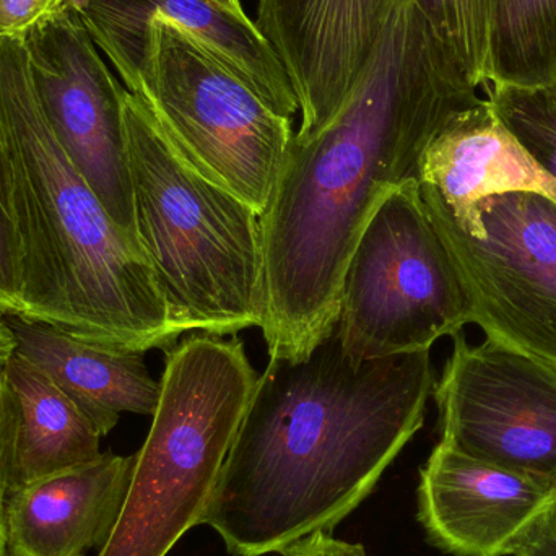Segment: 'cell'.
I'll return each instance as SVG.
<instances>
[{
	"label": "cell",
	"mask_w": 556,
	"mask_h": 556,
	"mask_svg": "<svg viewBox=\"0 0 556 556\" xmlns=\"http://www.w3.org/2000/svg\"><path fill=\"white\" fill-rule=\"evenodd\" d=\"M130 93L168 146L199 175L263 215L293 139V119L276 113L247 81L162 20Z\"/></svg>",
	"instance_id": "6"
},
{
	"label": "cell",
	"mask_w": 556,
	"mask_h": 556,
	"mask_svg": "<svg viewBox=\"0 0 556 556\" xmlns=\"http://www.w3.org/2000/svg\"><path fill=\"white\" fill-rule=\"evenodd\" d=\"M0 408L12 431L13 490L101 456L103 434L93 421L45 372L16 353L0 368Z\"/></svg>",
	"instance_id": "17"
},
{
	"label": "cell",
	"mask_w": 556,
	"mask_h": 556,
	"mask_svg": "<svg viewBox=\"0 0 556 556\" xmlns=\"http://www.w3.org/2000/svg\"><path fill=\"white\" fill-rule=\"evenodd\" d=\"M64 0H0V38L23 36Z\"/></svg>",
	"instance_id": "21"
},
{
	"label": "cell",
	"mask_w": 556,
	"mask_h": 556,
	"mask_svg": "<svg viewBox=\"0 0 556 556\" xmlns=\"http://www.w3.org/2000/svg\"><path fill=\"white\" fill-rule=\"evenodd\" d=\"M556 80V0H490L492 87L539 88Z\"/></svg>",
	"instance_id": "18"
},
{
	"label": "cell",
	"mask_w": 556,
	"mask_h": 556,
	"mask_svg": "<svg viewBox=\"0 0 556 556\" xmlns=\"http://www.w3.org/2000/svg\"><path fill=\"white\" fill-rule=\"evenodd\" d=\"M0 314L20 316L18 288H16L15 250L12 231L0 194Z\"/></svg>",
	"instance_id": "22"
},
{
	"label": "cell",
	"mask_w": 556,
	"mask_h": 556,
	"mask_svg": "<svg viewBox=\"0 0 556 556\" xmlns=\"http://www.w3.org/2000/svg\"><path fill=\"white\" fill-rule=\"evenodd\" d=\"M556 508V485L440 443L420 470L418 521L453 556H515Z\"/></svg>",
	"instance_id": "12"
},
{
	"label": "cell",
	"mask_w": 556,
	"mask_h": 556,
	"mask_svg": "<svg viewBox=\"0 0 556 556\" xmlns=\"http://www.w3.org/2000/svg\"><path fill=\"white\" fill-rule=\"evenodd\" d=\"M134 456L93 463L13 490L7 503L9 556H85L116 528L132 482Z\"/></svg>",
	"instance_id": "14"
},
{
	"label": "cell",
	"mask_w": 556,
	"mask_h": 556,
	"mask_svg": "<svg viewBox=\"0 0 556 556\" xmlns=\"http://www.w3.org/2000/svg\"><path fill=\"white\" fill-rule=\"evenodd\" d=\"M13 490V444L9 420L0 408V556L7 552L5 511Z\"/></svg>",
	"instance_id": "23"
},
{
	"label": "cell",
	"mask_w": 556,
	"mask_h": 556,
	"mask_svg": "<svg viewBox=\"0 0 556 556\" xmlns=\"http://www.w3.org/2000/svg\"><path fill=\"white\" fill-rule=\"evenodd\" d=\"M20 38L55 137L111 220L142 248L124 121L127 88L104 64L77 2L64 0Z\"/></svg>",
	"instance_id": "9"
},
{
	"label": "cell",
	"mask_w": 556,
	"mask_h": 556,
	"mask_svg": "<svg viewBox=\"0 0 556 556\" xmlns=\"http://www.w3.org/2000/svg\"><path fill=\"white\" fill-rule=\"evenodd\" d=\"M215 5L222 7V9L231 10V12L247 13L243 9V2L241 0H211Z\"/></svg>",
	"instance_id": "27"
},
{
	"label": "cell",
	"mask_w": 556,
	"mask_h": 556,
	"mask_svg": "<svg viewBox=\"0 0 556 556\" xmlns=\"http://www.w3.org/2000/svg\"><path fill=\"white\" fill-rule=\"evenodd\" d=\"M0 194L20 317L124 352L179 342L146 251L111 220L55 137L18 36L0 38Z\"/></svg>",
	"instance_id": "3"
},
{
	"label": "cell",
	"mask_w": 556,
	"mask_h": 556,
	"mask_svg": "<svg viewBox=\"0 0 556 556\" xmlns=\"http://www.w3.org/2000/svg\"><path fill=\"white\" fill-rule=\"evenodd\" d=\"M166 353L160 399L116 528L98 556H166L204 525L260 376L238 337L194 333Z\"/></svg>",
	"instance_id": "5"
},
{
	"label": "cell",
	"mask_w": 556,
	"mask_h": 556,
	"mask_svg": "<svg viewBox=\"0 0 556 556\" xmlns=\"http://www.w3.org/2000/svg\"><path fill=\"white\" fill-rule=\"evenodd\" d=\"M425 211L463 287L469 324L556 369V202L505 192L463 218Z\"/></svg>",
	"instance_id": "8"
},
{
	"label": "cell",
	"mask_w": 556,
	"mask_h": 556,
	"mask_svg": "<svg viewBox=\"0 0 556 556\" xmlns=\"http://www.w3.org/2000/svg\"><path fill=\"white\" fill-rule=\"evenodd\" d=\"M15 337V353L45 372L85 414L103 438L121 414H155L160 382L143 353L106 349L48 324L3 316Z\"/></svg>",
	"instance_id": "16"
},
{
	"label": "cell",
	"mask_w": 556,
	"mask_h": 556,
	"mask_svg": "<svg viewBox=\"0 0 556 556\" xmlns=\"http://www.w3.org/2000/svg\"><path fill=\"white\" fill-rule=\"evenodd\" d=\"M469 309L417 179L392 189L350 257L336 329L353 363L431 350L463 332Z\"/></svg>",
	"instance_id": "7"
},
{
	"label": "cell",
	"mask_w": 556,
	"mask_h": 556,
	"mask_svg": "<svg viewBox=\"0 0 556 556\" xmlns=\"http://www.w3.org/2000/svg\"><path fill=\"white\" fill-rule=\"evenodd\" d=\"M5 556H9V555H5Z\"/></svg>",
	"instance_id": "28"
},
{
	"label": "cell",
	"mask_w": 556,
	"mask_h": 556,
	"mask_svg": "<svg viewBox=\"0 0 556 556\" xmlns=\"http://www.w3.org/2000/svg\"><path fill=\"white\" fill-rule=\"evenodd\" d=\"M433 395L441 441L460 453L556 485V369L463 332Z\"/></svg>",
	"instance_id": "10"
},
{
	"label": "cell",
	"mask_w": 556,
	"mask_h": 556,
	"mask_svg": "<svg viewBox=\"0 0 556 556\" xmlns=\"http://www.w3.org/2000/svg\"><path fill=\"white\" fill-rule=\"evenodd\" d=\"M281 556H368L362 544L340 541L332 532H316L288 547Z\"/></svg>",
	"instance_id": "24"
},
{
	"label": "cell",
	"mask_w": 556,
	"mask_h": 556,
	"mask_svg": "<svg viewBox=\"0 0 556 556\" xmlns=\"http://www.w3.org/2000/svg\"><path fill=\"white\" fill-rule=\"evenodd\" d=\"M482 101L414 0H397L336 116L291 139L260 217L270 358L301 362L336 330L346 267L376 208L418 178L444 126Z\"/></svg>",
	"instance_id": "1"
},
{
	"label": "cell",
	"mask_w": 556,
	"mask_h": 556,
	"mask_svg": "<svg viewBox=\"0 0 556 556\" xmlns=\"http://www.w3.org/2000/svg\"><path fill=\"white\" fill-rule=\"evenodd\" d=\"M441 48L479 88L489 68L490 0H414Z\"/></svg>",
	"instance_id": "19"
},
{
	"label": "cell",
	"mask_w": 556,
	"mask_h": 556,
	"mask_svg": "<svg viewBox=\"0 0 556 556\" xmlns=\"http://www.w3.org/2000/svg\"><path fill=\"white\" fill-rule=\"evenodd\" d=\"M124 121L139 240L176 329L235 337L263 326L260 215L194 172L129 90Z\"/></svg>",
	"instance_id": "4"
},
{
	"label": "cell",
	"mask_w": 556,
	"mask_h": 556,
	"mask_svg": "<svg viewBox=\"0 0 556 556\" xmlns=\"http://www.w3.org/2000/svg\"><path fill=\"white\" fill-rule=\"evenodd\" d=\"M486 101L513 139L556 179V80L539 88L492 87Z\"/></svg>",
	"instance_id": "20"
},
{
	"label": "cell",
	"mask_w": 556,
	"mask_h": 556,
	"mask_svg": "<svg viewBox=\"0 0 556 556\" xmlns=\"http://www.w3.org/2000/svg\"><path fill=\"white\" fill-rule=\"evenodd\" d=\"M425 208L463 218L489 195L535 192L556 202V179L502 126L489 101L456 114L421 160Z\"/></svg>",
	"instance_id": "15"
},
{
	"label": "cell",
	"mask_w": 556,
	"mask_h": 556,
	"mask_svg": "<svg viewBox=\"0 0 556 556\" xmlns=\"http://www.w3.org/2000/svg\"><path fill=\"white\" fill-rule=\"evenodd\" d=\"M430 350L353 363L337 329L307 358H270L204 515L231 556L332 532L421 430Z\"/></svg>",
	"instance_id": "2"
},
{
	"label": "cell",
	"mask_w": 556,
	"mask_h": 556,
	"mask_svg": "<svg viewBox=\"0 0 556 556\" xmlns=\"http://www.w3.org/2000/svg\"><path fill=\"white\" fill-rule=\"evenodd\" d=\"M13 353H15V337L5 317L0 314V368L9 362Z\"/></svg>",
	"instance_id": "26"
},
{
	"label": "cell",
	"mask_w": 556,
	"mask_h": 556,
	"mask_svg": "<svg viewBox=\"0 0 556 556\" xmlns=\"http://www.w3.org/2000/svg\"><path fill=\"white\" fill-rule=\"evenodd\" d=\"M397 0H257L254 23L300 108L296 139L323 129L355 87Z\"/></svg>",
	"instance_id": "11"
},
{
	"label": "cell",
	"mask_w": 556,
	"mask_h": 556,
	"mask_svg": "<svg viewBox=\"0 0 556 556\" xmlns=\"http://www.w3.org/2000/svg\"><path fill=\"white\" fill-rule=\"evenodd\" d=\"M85 26L127 90L136 84L150 23L176 26L247 81L280 116L293 119L298 101L267 39L247 13L211 0H75Z\"/></svg>",
	"instance_id": "13"
},
{
	"label": "cell",
	"mask_w": 556,
	"mask_h": 556,
	"mask_svg": "<svg viewBox=\"0 0 556 556\" xmlns=\"http://www.w3.org/2000/svg\"><path fill=\"white\" fill-rule=\"evenodd\" d=\"M515 556H556V508L548 513L528 544Z\"/></svg>",
	"instance_id": "25"
}]
</instances>
